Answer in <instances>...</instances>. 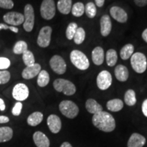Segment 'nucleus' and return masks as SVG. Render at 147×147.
I'll return each mask as SVG.
<instances>
[{
  "label": "nucleus",
  "mask_w": 147,
  "mask_h": 147,
  "mask_svg": "<svg viewBox=\"0 0 147 147\" xmlns=\"http://www.w3.org/2000/svg\"><path fill=\"white\" fill-rule=\"evenodd\" d=\"M92 123L97 129L104 132H111L116 127L115 120L113 115L105 111L93 115Z\"/></svg>",
  "instance_id": "f257e3e1"
},
{
  "label": "nucleus",
  "mask_w": 147,
  "mask_h": 147,
  "mask_svg": "<svg viewBox=\"0 0 147 147\" xmlns=\"http://www.w3.org/2000/svg\"><path fill=\"white\" fill-rule=\"evenodd\" d=\"M70 61L76 68L86 70L89 68L90 63L85 54L78 50H74L70 53Z\"/></svg>",
  "instance_id": "f03ea898"
},
{
  "label": "nucleus",
  "mask_w": 147,
  "mask_h": 147,
  "mask_svg": "<svg viewBox=\"0 0 147 147\" xmlns=\"http://www.w3.org/2000/svg\"><path fill=\"white\" fill-rule=\"evenodd\" d=\"M54 89L58 92H62L65 95H72L76 93V89L72 82L63 78H57L53 82Z\"/></svg>",
  "instance_id": "7ed1b4c3"
},
{
  "label": "nucleus",
  "mask_w": 147,
  "mask_h": 147,
  "mask_svg": "<svg viewBox=\"0 0 147 147\" xmlns=\"http://www.w3.org/2000/svg\"><path fill=\"white\" fill-rule=\"evenodd\" d=\"M131 65L136 72L142 74L146 71L147 59L146 56L142 53H135L131 57Z\"/></svg>",
  "instance_id": "20e7f679"
},
{
  "label": "nucleus",
  "mask_w": 147,
  "mask_h": 147,
  "mask_svg": "<svg viewBox=\"0 0 147 147\" xmlns=\"http://www.w3.org/2000/svg\"><path fill=\"white\" fill-rule=\"evenodd\" d=\"M59 108L62 115L68 119H74L78 115L79 108L72 101H62L59 104Z\"/></svg>",
  "instance_id": "39448f33"
},
{
  "label": "nucleus",
  "mask_w": 147,
  "mask_h": 147,
  "mask_svg": "<svg viewBox=\"0 0 147 147\" xmlns=\"http://www.w3.org/2000/svg\"><path fill=\"white\" fill-rule=\"evenodd\" d=\"M23 28L27 32H31L34 29L35 23L34 10L31 4H27L24 9Z\"/></svg>",
  "instance_id": "423d86ee"
},
{
  "label": "nucleus",
  "mask_w": 147,
  "mask_h": 147,
  "mask_svg": "<svg viewBox=\"0 0 147 147\" xmlns=\"http://www.w3.org/2000/svg\"><path fill=\"white\" fill-rule=\"evenodd\" d=\"M56 8L54 0H43L40 6V14L45 20H51L54 17Z\"/></svg>",
  "instance_id": "0eeeda50"
},
{
  "label": "nucleus",
  "mask_w": 147,
  "mask_h": 147,
  "mask_svg": "<svg viewBox=\"0 0 147 147\" xmlns=\"http://www.w3.org/2000/svg\"><path fill=\"white\" fill-rule=\"evenodd\" d=\"M52 28L49 26L43 27L40 29L37 39L38 46L42 48H47L49 46L51 40Z\"/></svg>",
  "instance_id": "6e6552de"
},
{
  "label": "nucleus",
  "mask_w": 147,
  "mask_h": 147,
  "mask_svg": "<svg viewBox=\"0 0 147 147\" xmlns=\"http://www.w3.org/2000/svg\"><path fill=\"white\" fill-rule=\"evenodd\" d=\"M29 88L23 83L16 84L12 90V97L18 102H23L29 97Z\"/></svg>",
  "instance_id": "1a4fd4ad"
},
{
  "label": "nucleus",
  "mask_w": 147,
  "mask_h": 147,
  "mask_svg": "<svg viewBox=\"0 0 147 147\" xmlns=\"http://www.w3.org/2000/svg\"><path fill=\"white\" fill-rule=\"evenodd\" d=\"M113 78L109 71L103 70L99 73L97 77V85L102 91L108 89L112 84Z\"/></svg>",
  "instance_id": "9d476101"
},
{
  "label": "nucleus",
  "mask_w": 147,
  "mask_h": 147,
  "mask_svg": "<svg viewBox=\"0 0 147 147\" xmlns=\"http://www.w3.org/2000/svg\"><path fill=\"white\" fill-rule=\"evenodd\" d=\"M50 66L51 69L57 74H63L66 71L65 61L59 55H54L50 60Z\"/></svg>",
  "instance_id": "9b49d317"
},
{
  "label": "nucleus",
  "mask_w": 147,
  "mask_h": 147,
  "mask_svg": "<svg viewBox=\"0 0 147 147\" xmlns=\"http://www.w3.org/2000/svg\"><path fill=\"white\" fill-rule=\"evenodd\" d=\"M3 18L5 23L12 25L14 27L21 25L25 21L23 14L16 12H7L3 15Z\"/></svg>",
  "instance_id": "f8f14e48"
},
{
  "label": "nucleus",
  "mask_w": 147,
  "mask_h": 147,
  "mask_svg": "<svg viewBox=\"0 0 147 147\" xmlns=\"http://www.w3.org/2000/svg\"><path fill=\"white\" fill-rule=\"evenodd\" d=\"M110 15L119 23H124L127 21V14L123 9L119 6H113L110 10Z\"/></svg>",
  "instance_id": "ddd939ff"
},
{
  "label": "nucleus",
  "mask_w": 147,
  "mask_h": 147,
  "mask_svg": "<svg viewBox=\"0 0 147 147\" xmlns=\"http://www.w3.org/2000/svg\"><path fill=\"white\" fill-rule=\"evenodd\" d=\"M47 125L50 131L53 134H57L61 129V121L56 115H51L47 119Z\"/></svg>",
  "instance_id": "4468645a"
},
{
  "label": "nucleus",
  "mask_w": 147,
  "mask_h": 147,
  "mask_svg": "<svg viewBox=\"0 0 147 147\" xmlns=\"http://www.w3.org/2000/svg\"><path fill=\"white\" fill-rule=\"evenodd\" d=\"M40 71H41V65L38 63H34L32 65L27 66L23 69L22 72V77L27 80H29L38 76Z\"/></svg>",
  "instance_id": "2eb2a0df"
},
{
  "label": "nucleus",
  "mask_w": 147,
  "mask_h": 147,
  "mask_svg": "<svg viewBox=\"0 0 147 147\" xmlns=\"http://www.w3.org/2000/svg\"><path fill=\"white\" fill-rule=\"evenodd\" d=\"M35 144L37 147H49L50 140L45 134L42 131H36L33 135Z\"/></svg>",
  "instance_id": "dca6fc26"
},
{
  "label": "nucleus",
  "mask_w": 147,
  "mask_h": 147,
  "mask_svg": "<svg viewBox=\"0 0 147 147\" xmlns=\"http://www.w3.org/2000/svg\"><path fill=\"white\" fill-rule=\"evenodd\" d=\"M112 30V22L108 15L102 16L100 19V31L102 36L106 37L110 34Z\"/></svg>",
  "instance_id": "f3484780"
},
{
  "label": "nucleus",
  "mask_w": 147,
  "mask_h": 147,
  "mask_svg": "<svg viewBox=\"0 0 147 147\" xmlns=\"http://www.w3.org/2000/svg\"><path fill=\"white\" fill-rule=\"evenodd\" d=\"M146 143V138L141 134L134 133L131 134L127 142V147H142Z\"/></svg>",
  "instance_id": "a211bd4d"
},
{
  "label": "nucleus",
  "mask_w": 147,
  "mask_h": 147,
  "mask_svg": "<svg viewBox=\"0 0 147 147\" xmlns=\"http://www.w3.org/2000/svg\"><path fill=\"white\" fill-rule=\"evenodd\" d=\"M92 61L97 65H102L104 61V49L100 47H97L92 51Z\"/></svg>",
  "instance_id": "6ab92c4d"
},
{
  "label": "nucleus",
  "mask_w": 147,
  "mask_h": 147,
  "mask_svg": "<svg viewBox=\"0 0 147 147\" xmlns=\"http://www.w3.org/2000/svg\"><path fill=\"white\" fill-rule=\"evenodd\" d=\"M115 75L120 82H125L129 78V71L125 65H118L115 69Z\"/></svg>",
  "instance_id": "aec40b11"
},
{
  "label": "nucleus",
  "mask_w": 147,
  "mask_h": 147,
  "mask_svg": "<svg viewBox=\"0 0 147 147\" xmlns=\"http://www.w3.org/2000/svg\"><path fill=\"white\" fill-rule=\"evenodd\" d=\"M85 108L89 113L93 114V115L103 111L102 106L93 99H88L86 101Z\"/></svg>",
  "instance_id": "412c9836"
},
{
  "label": "nucleus",
  "mask_w": 147,
  "mask_h": 147,
  "mask_svg": "<svg viewBox=\"0 0 147 147\" xmlns=\"http://www.w3.org/2000/svg\"><path fill=\"white\" fill-rule=\"evenodd\" d=\"M72 6L71 0H59L57 2V8L63 14H68L71 12Z\"/></svg>",
  "instance_id": "4be33fe9"
},
{
  "label": "nucleus",
  "mask_w": 147,
  "mask_h": 147,
  "mask_svg": "<svg viewBox=\"0 0 147 147\" xmlns=\"http://www.w3.org/2000/svg\"><path fill=\"white\" fill-rule=\"evenodd\" d=\"M42 120H43V114L40 112H34L29 116L27 122L29 125L35 127L41 123Z\"/></svg>",
  "instance_id": "5701e85b"
},
{
  "label": "nucleus",
  "mask_w": 147,
  "mask_h": 147,
  "mask_svg": "<svg viewBox=\"0 0 147 147\" xmlns=\"http://www.w3.org/2000/svg\"><path fill=\"white\" fill-rule=\"evenodd\" d=\"M13 136V130L10 127H0V143L10 140Z\"/></svg>",
  "instance_id": "b1692460"
},
{
  "label": "nucleus",
  "mask_w": 147,
  "mask_h": 147,
  "mask_svg": "<svg viewBox=\"0 0 147 147\" xmlns=\"http://www.w3.org/2000/svg\"><path fill=\"white\" fill-rule=\"evenodd\" d=\"M106 107L111 112H119L123 108V102L120 99H113L108 101Z\"/></svg>",
  "instance_id": "393cba45"
},
{
  "label": "nucleus",
  "mask_w": 147,
  "mask_h": 147,
  "mask_svg": "<svg viewBox=\"0 0 147 147\" xmlns=\"http://www.w3.org/2000/svg\"><path fill=\"white\" fill-rule=\"evenodd\" d=\"M134 47L131 44H127L125 45L120 51V56L123 60H127L129 59L134 54Z\"/></svg>",
  "instance_id": "a878e982"
},
{
  "label": "nucleus",
  "mask_w": 147,
  "mask_h": 147,
  "mask_svg": "<svg viewBox=\"0 0 147 147\" xmlns=\"http://www.w3.org/2000/svg\"><path fill=\"white\" fill-rule=\"evenodd\" d=\"M50 81V76L49 73L46 70H41L40 71L37 80V83L40 87H45L48 85Z\"/></svg>",
  "instance_id": "bb28decb"
},
{
  "label": "nucleus",
  "mask_w": 147,
  "mask_h": 147,
  "mask_svg": "<svg viewBox=\"0 0 147 147\" xmlns=\"http://www.w3.org/2000/svg\"><path fill=\"white\" fill-rule=\"evenodd\" d=\"M106 63L110 67H113L117 63V59H118V55H117V51L114 49H110L106 52Z\"/></svg>",
  "instance_id": "cd10ccee"
},
{
  "label": "nucleus",
  "mask_w": 147,
  "mask_h": 147,
  "mask_svg": "<svg viewBox=\"0 0 147 147\" xmlns=\"http://www.w3.org/2000/svg\"><path fill=\"white\" fill-rule=\"evenodd\" d=\"M124 100L125 104L129 106H133L135 105L137 102L135 91L132 89L127 90L125 93Z\"/></svg>",
  "instance_id": "c85d7f7f"
},
{
  "label": "nucleus",
  "mask_w": 147,
  "mask_h": 147,
  "mask_svg": "<svg viewBox=\"0 0 147 147\" xmlns=\"http://www.w3.org/2000/svg\"><path fill=\"white\" fill-rule=\"evenodd\" d=\"M71 14L76 17H80L84 12V5L82 2H77L73 5L71 10Z\"/></svg>",
  "instance_id": "c756f323"
},
{
  "label": "nucleus",
  "mask_w": 147,
  "mask_h": 147,
  "mask_svg": "<svg viewBox=\"0 0 147 147\" xmlns=\"http://www.w3.org/2000/svg\"><path fill=\"white\" fill-rule=\"evenodd\" d=\"M27 44L25 41L23 40H20L18 41L14 45L13 48V52L14 54L16 55H21L23 54L24 52L28 50L27 49Z\"/></svg>",
  "instance_id": "7c9ffc66"
},
{
  "label": "nucleus",
  "mask_w": 147,
  "mask_h": 147,
  "mask_svg": "<svg viewBox=\"0 0 147 147\" xmlns=\"http://www.w3.org/2000/svg\"><path fill=\"white\" fill-rule=\"evenodd\" d=\"M23 61L26 67L34 65L35 63V58L32 51L27 50L23 53Z\"/></svg>",
  "instance_id": "2f4dec72"
},
{
  "label": "nucleus",
  "mask_w": 147,
  "mask_h": 147,
  "mask_svg": "<svg viewBox=\"0 0 147 147\" xmlns=\"http://www.w3.org/2000/svg\"><path fill=\"white\" fill-rule=\"evenodd\" d=\"M85 31L82 27H78L76 34L74 36V41L76 45H80L85 39Z\"/></svg>",
  "instance_id": "473e14b6"
},
{
  "label": "nucleus",
  "mask_w": 147,
  "mask_h": 147,
  "mask_svg": "<svg viewBox=\"0 0 147 147\" xmlns=\"http://www.w3.org/2000/svg\"><path fill=\"white\" fill-rule=\"evenodd\" d=\"M84 12H85L86 15L89 18H94L97 13V9L95 3L93 2L87 3L84 7Z\"/></svg>",
  "instance_id": "72a5a7b5"
},
{
  "label": "nucleus",
  "mask_w": 147,
  "mask_h": 147,
  "mask_svg": "<svg viewBox=\"0 0 147 147\" xmlns=\"http://www.w3.org/2000/svg\"><path fill=\"white\" fill-rule=\"evenodd\" d=\"M78 29V25L76 23H69L67 26V29H66V37L69 40H72L74 38V36L75 34H76V32Z\"/></svg>",
  "instance_id": "f704fd0d"
},
{
  "label": "nucleus",
  "mask_w": 147,
  "mask_h": 147,
  "mask_svg": "<svg viewBox=\"0 0 147 147\" xmlns=\"http://www.w3.org/2000/svg\"><path fill=\"white\" fill-rule=\"evenodd\" d=\"M10 80V73L7 70H0V84L8 83Z\"/></svg>",
  "instance_id": "c9c22d12"
},
{
  "label": "nucleus",
  "mask_w": 147,
  "mask_h": 147,
  "mask_svg": "<svg viewBox=\"0 0 147 147\" xmlns=\"http://www.w3.org/2000/svg\"><path fill=\"white\" fill-rule=\"evenodd\" d=\"M22 108H23V104L21 102H16L12 110V115L14 116H16V117L19 116L21 113Z\"/></svg>",
  "instance_id": "e433bc0d"
},
{
  "label": "nucleus",
  "mask_w": 147,
  "mask_h": 147,
  "mask_svg": "<svg viewBox=\"0 0 147 147\" xmlns=\"http://www.w3.org/2000/svg\"><path fill=\"white\" fill-rule=\"evenodd\" d=\"M14 7L12 0H0V8L3 9H11Z\"/></svg>",
  "instance_id": "4c0bfd02"
},
{
  "label": "nucleus",
  "mask_w": 147,
  "mask_h": 147,
  "mask_svg": "<svg viewBox=\"0 0 147 147\" xmlns=\"http://www.w3.org/2000/svg\"><path fill=\"white\" fill-rule=\"evenodd\" d=\"M10 65V61L6 57H0V69H8Z\"/></svg>",
  "instance_id": "58836bf2"
},
{
  "label": "nucleus",
  "mask_w": 147,
  "mask_h": 147,
  "mask_svg": "<svg viewBox=\"0 0 147 147\" xmlns=\"http://www.w3.org/2000/svg\"><path fill=\"white\" fill-rule=\"evenodd\" d=\"M1 29H10V31H12V32L14 33H16V34L18 32V27L14 26H9V25L4 23H0V30H1Z\"/></svg>",
  "instance_id": "ea45409f"
},
{
  "label": "nucleus",
  "mask_w": 147,
  "mask_h": 147,
  "mask_svg": "<svg viewBox=\"0 0 147 147\" xmlns=\"http://www.w3.org/2000/svg\"><path fill=\"white\" fill-rule=\"evenodd\" d=\"M136 5L139 7H144L147 5V0H134Z\"/></svg>",
  "instance_id": "a19ab883"
},
{
  "label": "nucleus",
  "mask_w": 147,
  "mask_h": 147,
  "mask_svg": "<svg viewBox=\"0 0 147 147\" xmlns=\"http://www.w3.org/2000/svg\"><path fill=\"white\" fill-rule=\"evenodd\" d=\"M142 111L145 117H147V99H146L142 103Z\"/></svg>",
  "instance_id": "79ce46f5"
},
{
  "label": "nucleus",
  "mask_w": 147,
  "mask_h": 147,
  "mask_svg": "<svg viewBox=\"0 0 147 147\" xmlns=\"http://www.w3.org/2000/svg\"><path fill=\"white\" fill-rule=\"evenodd\" d=\"M9 121H10V119H9L8 117H6V116L0 115V123H7Z\"/></svg>",
  "instance_id": "37998d69"
},
{
  "label": "nucleus",
  "mask_w": 147,
  "mask_h": 147,
  "mask_svg": "<svg viewBox=\"0 0 147 147\" xmlns=\"http://www.w3.org/2000/svg\"><path fill=\"white\" fill-rule=\"evenodd\" d=\"M95 4H96L97 6H98L99 8L102 7L104 4V2H105V0H95Z\"/></svg>",
  "instance_id": "c03bdc74"
},
{
  "label": "nucleus",
  "mask_w": 147,
  "mask_h": 147,
  "mask_svg": "<svg viewBox=\"0 0 147 147\" xmlns=\"http://www.w3.org/2000/svg\"><path fill=\"white\" fill-rule=\"evenodd\" d=\"M5 109V105L4 101H3L2 99L0 98V110L1 111H4Z\"/></svg>",
  "instance_id": "a18cd8bd"
},
{
  "label": "nucleus",
  "mask_w": 147,
  "mask_h": 147,
  "mask_svg": "<svg viewBox=\"0 0 147 147\" xmlns=\"http://www.w3.org/2000/svg\"><path fill=\"white\" fill-rule=\"evenodd\" d=\"M142 37L143 40H144V41L147 43V29H144V30L143 31L142 34Z\"/></svg>",
  "instance_id": "49530a36"
},
{
  "label": "nucleus",
  "mask_w": 147,
  "mask_h": 147,
  "mask_svg": "<svg viewBox=\"0 0 147 147\" xmlns=\"http://www.w3.org/2000/svg\"><path fill=\"white\" fill-rule=\"evenodd\" d=\"M60 147H72L70 143L67 142H64L63 144L61 145Z\"/></svg>",
  "instance_id": "de8ad7c7"
}]
</instances>
